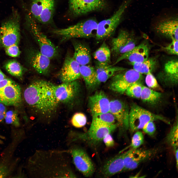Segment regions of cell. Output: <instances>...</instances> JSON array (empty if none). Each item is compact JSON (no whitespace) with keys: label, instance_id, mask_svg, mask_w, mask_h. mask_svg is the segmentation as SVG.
<instances>
[{"label":"cell","instance_id":"1","mask_svg":"<svg viewBox=\"0 0 178 178\" xmlns=\"http://www.w3.org/2000/svg\"><path fill=\"white\" fill-rule=\"evenodd\" d=\"M68 150H38L29 158L27 165L34 178H75Z\"/></svg>","mask_w":178,"mask_h":178},{"label":"cell","instance_id":"7","mask_svg":"<svg viewBox=\"0 0 178 178\" xmlns=\"http://www.w3.org/2000/svg\"><path fill=\"white\" fill-rule=\"evenodd\" d=\"M159 120L168 124L170 122L164 117L156 114L135 104L132 105L129 113V128L134 132L142 128L150 121Z\"/></svg>","mask_w":178,"mask_h":178},{"label":"cell","instance_id":"40","mask_svg":"<svg viewBox=\"0 0 178 178\" xmlns=\"http://www.w3.org/2000/svg\"><path fill=\"white\" fill-rule=\"evenodd\" d=\"M172 42L166 46L163 47V49L170 54L178 55V40L172 38Z\"/></svg>","mask_w":178,"mask_h":178},{"label":"cell","instance_id":"23","mask_svg":"<svg viewBox=\"0 0 178 178\" xmlns=\"http://www.w3.org/2000/svg\"><path fill=\"white\" fill-rule=\"evenodd\" d=\"M125 152L118 155L105 163L101 172L103 177L107 178L124 171V159Z\"/></svg>","mask_w":178,"mask_h":178},{"label":"cell","instance_id":"47","mask_svg":"<svg viewBox=\"0 0 178 178\" xmlns=\"http://www.w3.org/2000/svg\"></svg>","mask_w":178,"mask_h":178},{"label":"cell","instance_id":"44","mask_svg":"<svg viewBox=\"0 0 178 178\" xmlns=\"http://www.w3.org/2000/svg\"><path fill=\"white\" fill-rule=\"evenodd\" d=\"M5 106L0 102V122L4 119L5 115L7 111Z\"/></svg>","mask_w":178,"mask_h":178},{"label":"cell","instance_id":"17","mask_svg":"<svg viewBox=\"0 0 178 178\" xmlns=\"http://www.w3.org/2000/svg\"><path fill=\"white\" fill-rule=\"evenodd\" d=\"M80 66L73 57L67 55L59 72L62 81L63 83L71 82L79 79L81 76Z\"/></svg>","mask_w":178,"mask_h":178},{"label":"cell","instance_id":"30","mask_svg":"<svg viewBox=\"0 0 178 178\" xmlns=\"http://www.w3.org/2000/svg\"><path fill=\"white\" fill-rule=\"evenodd\" d=\"M125 68L109 65L103 70L97 74V78L98 83L106 82L109 78L116 73L126 69Z\"/></svg>","mask_w":178,"mask_h":178},{"label":"cell","instance_id":"25","mask_svg":"<svg viewBox=\"0 0 178 178\" xmlns=\"http://www.w3.org/2000/svg\"><path fill=\"white\" fill-rule=\"evenodd\" d=\"M80 72L88 89H93L99 84L94 67L87 65L80 66Z\"/></svg>","mask_w":178,"mask_h":178},{"label":"cell","instance_id":"43","mask_svg":"<svg viewBox=\"0 0 178 178\" xmlns=\"http://www.w3.org/2000/svg\"><path fill=\"white\" fill-rule=\"evenodd\" d=\"M103 140L107 147H112L114 144V140L111 134L106 135L103 138Z\"/></svg>","mask_w":178,"mask_h":178},{"label":"cell","instance_id":"26","mask_svg":"<svg viewBox=\"0 0 178 178\" xmlns=\"http://www.w3.org/2000/svg\"><path fill=\"white\" fill-rule=\"evenodd\" d=\"M178 61L176 59L168 61L164 66V74L166 80L174 84L178 83Z\"/></svg>","mask_w":178,"mask_h":178},{"label":"cell","instance_id":"35","mask_svg":"<svg viewBox=\"0 0 178 178\" xmlns=\"http://www.w3.org/2000/svg\"><path fill=\"white\" fill-rule=\"evenodd\" d=\"M15 163L8 161L0 162V178H6L12 173L14 170Z\"/></svg>","mask_w":178,"mask_h":178},{"label":"cell","instance_id":"29","mask_svg":"<svg viewBox=\"0 0 178 178\" xmlns=\"http://www.w3.org/2000/svg\"><path fill=\"white\" fill-rule=\"evenodd\" d=\"M133 69L141 74H146L149 72H152L156 65V60L154 58H148L142 62L131 63Z\"/></svg>","mask_w":178,"mask_h":178},{"label":"cell","instance_id":"41","mask_svg":"<svg viewBox=\"0 0 178 178\" xmlns=\"http://www.w3.org/2000/svg\"><path fill=\"white\" fill-rule=\"evenodd\" d=\"M6 53L8 55L14 57L19 56L21 53L18 44H15L4 48Z\"/></svg>","mask_w":178,"mask_h":178},{"label":"cell","instance_id":"15","mask_svg":"<svg viewBox=\"0 0 178 178\" xmlns=\"http://www.w3.org/2000/svg\"><path fill=\"white\" fill-rule=\"evenodd\" d=\"M79 87V83L76 80L63 83L58 85L54 84L53 89L55 96L58 102L67 103L76 96Z\"/></svg>","mask_w":178,"mask_h":178},{"label":"cell","instance_id":"31","mask_svg":"<svg viewBox=\"0 0 178 178\" xmlns=\"http://www.w3.org/2000/svg\"><path fill=\"white\" fill-rule=\"evenodd\" d=\"M162 94L143 86L140 97L144 102L153 103L156 102L161 98Z\"/></svg>","mask_w":178,"mask_h":178},{"label":"cell","instance_id":"2","mask_svg":"<svg viewBox=\"0 0 178 178\" xmlns=\"http://www.w3.org/2000/svg\"><path fill=\"white\" fill-rule=\"evenodd\" d=\"M54 84L42 80L31 83L23 92L26 103L37 113L50 116L55 111L59 103L55 96Z\"/></svg>","mask_w":178,"mask_h":178},{"label":"cell","instance_id":"12","mask_svg":"<svg viewBox=\"0 0 178 178\" xmlns=\"http://www.w3.org/2000/svg\"><path fill=\"white\" fill-rule=\"evenodd\" d=\"M157 150L155 149H143L137 148L131 149L125 152L124 159V171L135 169L142 162L154 156Z\"/></svg>","mask_w":178,"mask_h":178},{"label":"cell","instance_id":"24","mask_svg":"<svg viewBox=\"0 0 178 178\" xmlns=\"http://www.w3.org/2000/svg\"><path fill=\"white\" fill-rule=\"evenodd\" d=\"M74 52L73 58L80 66L87 65L91 60L90 49L84 44L77 41H73Z\"/></svg>","mask_w":178,"mask_h":178},{"label":"cell","instance_id":"36","mask_svg":"<svg viewBox=\"0 0 178 178\" xmlns=\"http://www.w3.org/2000/svg\"><path fill=\"white\" fill-rule=\"evenodd\" d=\"M87 122L85 115L81 112L75 113L72 117L71 122L72 125L75 128H79L84 126Z\"/></svg>","mask_w":178,"mask_h":178},{"label":"cell","instance_id":"27","mask_svg":"<svg viewBox=\"0 0 178 178\" xmlns=\"http://www.w3.org/2000/svg\"><path fill=\"white\" fill-rule=\"evenodd\" d=\"M93 56L97 63L110 64L111 51L105 42H103L100 46L94 52Z\"/></svg>","mask_w":178,"mask_h":178},{"label":"cell","instance_id":"11","mask_svg":"<svg viewBox=\"0 0 178 178\" xmlns=\"http://www.w3.org/2000/svg\"><path fill=\"white\" fill-rule=\"evenodd\" d=\"M72 161L76 168L85 177L92 176L95 170L93 162L85 151L79 147L73 146L69 150Z\"/></svg>","mask_w":178,"mask_h":178},{"label":"cell","instance_id":"8","mask_svg":"<svg viewBox=\"0 0 178 178\" xmlns=\"http://www.w3.org/2000/svg\"><path fill=\"white\" fill-rule=\"evenodd\" d=\"M132 0H126L110 18L98 23L95 37L102 40L111 36L119 24L123 15Z\"/></svg>","mask_w":178,"mask_h":178},{"label":"cell","instance_id":"21","mask_svg":"<svg viewBox=\"0 0 178 178\" xmlns=\"http://www.w3.org/2000/svg\"><path fill=\"white\" fill-rule=\"evenodd\" d=\"M149 49L147 45L145 43L136 46L130 51L119 56L114 65L124 59L128 60L130 63H140L148 59Z\"/></svg>","mask_w":178,"mask_h":178},{"label":"cell","instance_id":"10","mask_svg":"<svg viewBox=\"0 0 178 178\" xmlns=\"http://www.w3.org/2000/svg\"><path fill=\"white\" fill-rule=\"evenodd\" d=\"M142 74L133 69H126L115 74L110 84L109 89L113 92L123 94L131 85L141 81Z\"/></svg>","mask_w":178,"mask_h":178},{"label":"cell","instance_id":"39","mask_svg":"<svg viewBox=\"0 0 178 178\" xmlns=\"http://www.w3.org/2000/svg\"><path fill=\"white\" fill-rule=\"evenodd\" d=\"M146 75L145 81L148 87L151 89L160 90V86L152 73L149 72Z\"/></svg>","mask_w":178,"mask_h":178},{"label":"cell","instance_id":"14","mask_svg":"<svg viewBox=\"0 0 178 178\" xmlns=\"http://www.w3.org/2000/svg\"><path fill=\"white\" fill-rule=\"evenodd\" d=\"M111 44V52L119 57L132 49L136 46V42L132 34L123 30L117 37L112 39Z\"/></svg>","mask_w":178,"mask_h":178},{"label":"cell","instance_id":"16","mask_svg":"<svg viewBox=\"0 0 178 178\" xmlns=\"http://www.w3.org/2000/svg\"><path fill=\"white\" fill-rule=\"evenodd\" d=\"M22 102L21 88L15 81L0 89V102L5 105L18 106Z\"/></svg>","mask_w":178,"mask_h":178},{"label":"cell","instance_id":"34","mask_svg":"<svg viewBox=\"0 0 178 178\" xmlns=\"http://www.w3.org/2000/svg\"><path fill=\"white\" fill-rule=\"evenodd\" d=\"M143 86L141 81L136 82L130 86L125 92L130 97L139 98H140Z\"/></svg>","mask_w":178,"mask_h":178},{"label":"cell","instance_id":"9","mask_svg":"<svg viewBox=\"0 0 178 178\" xmlns=\"http://www.w3.org/2000/svg\"><path fill=\"white\" fill-rule=\"evenodd\" d=\"M55 4V0H30V13L35 20L49 24L53 20Z\"/></svg>","mask_w":178,"mask_h":178},{"label":"cell","instance_id":"5","mask_svg":"<svg viewBox=\"0 0 178 178\" xmlns=\"http://www.w3.org/2000/svg\"><path fill=\"white\" fill-rule=\"evenodd\" d=\"M20 17L13 10L10 16L3 22L0 28V43L4 48L18 44L20 38Z\"/></svg>","mask_w":178,"mask_h":178},{"label":"cell","instance_id":"46","mask_svg":"<svg viewBox=\"0 0 178 178\" xmlns=\"http://www.w3.org/2000/svg\"><path fill=\"white\" fill-rule=\"evenodd\" d=\"M2 138V136L0 135V138Z\"/></svg>","mask_w":178,"mask_h":178},{"label":"cell","instance_id":"13","mask_svg":"<svg viewBox=\"0 0 178 178\" xmlns=\"http://www.w3.org/2000/svg\"><path fill=\"white\" fill-rule=\"evenodd\" d=\"M69 12L75 17L102 10L106 6L104 0H69Z\"/></svg>","mask_w":178,"mask_h":178},{"label":"cell","instance_id":"3","mask_svg":"<svg viewBox=\"0 0 178 178\" xmlns=\"http://www.w3.org/2000/svg\"><path fill=\"white\" fill-rule=\"evenodd\" d=\"M98 22L90 19L67 27L54 29L51 32L61 38V42L74 38H89L95 36Z\"/></svg>","mask_w":178,"mask_h":178},{"label":"cell","instance_id":"28","mask_svg":"<svg viewBox=\"0 0 178 178\" xmlns=\"http://www.w3.org/2000/svg\"><path fill=\"white\" fill-rule=\"evenodd\" d=\"M166 142L173 148L174 152L176 164H178V121L177 120L167 135Z\"/></svg>","mask_w":178,"mask_h":178},{"label":"cell","instance_id":"33","mask_svg":"<svg viewBox=\"0 0 178 178\" xmlns=\"http://www.w3.org/2000/svg\"><path fill=\"white\" fill-rule=\"evenodd\" d=\"M92 122L108 125L114 124L116 119L110 112L96 114L92 115Z\"/></svg>","mask_w":178,"mask_h":178},{"label":"cell","instance_id":"38","mask_svg":"<svg viewBox=\"0 0 178 178\" xmlns=\"http://www.w3.org/2000/svg\"><path fill=\"white\" fill-rule=\"evenodd\" d=\"M144 137L142 132L137 131L133 135L130 146L131 149H134L138 148L144 143Z\"/></svg>","mask_w":178,"mask_h":178},{"label":"cell","instance_id":"22","mask_svg":"<svg viewBox=\"0 0 178 178\" xmlns=\"http://www.w3.org/2000/svg\"><path fill=\"white\" fill-rule=\"evenodd\" d=\"M178 17L164 19L156 24L155 29L161 34L178 40Z\"/></svg>","mask_w":178,"mask_h":178},{"label":"cell","instance_id":"18","mask_svg":"<svg viewBox=\"0 0 178 178\" xmlns=\"http://www.w3.org/2000/svg\"><path fill=\"white\" fill-rule=\"evenodd\" d=\"M129 111L126 105L122 101L118 99L110 101L109 112L114 116L123 131L129 128Z\"/></svg>","mask_w":178,"mask_h":178},{"label":"cell","instance_id":"6","mask_svg":"<svg viewBox=\"0 0 178 178\" xmlns=\"http://www.w3.org/2000/svg\"><path fill=\"white\" fill-rule=\"evenodd\" d=\"M25 22L27 27L38 44L41 53L50 59L57 56L58 54L57 48L42 32L36 20L30 14L26 15Z\"/></svg>","mask_w":178,"mask_h":178},{"label":"cell","instance_id":"42","mask_svg":"<svg viewBox=\"0 0 178 178\" xmlns=\"http://www.w3.org/2000/svg\"><path fill=\"white\" fill-rule=\"evenodd\" d=\"M143 132L150 136H152L156 131V127L153 121H150L147 123L142 128Z\"/></svg>","mask_w":178,"mask_h":178},{"label":"cell","instance_id":"19","mask_svg":"<svg viewBox=\"0 0 178 178\" xmlns=\"http://www.w3.org/2000/svg\"><path fill=\"white\" fill-rule=\"evenodd\" d=\"M29 53V61L33 68L40 74L47 75L49 72L50 59L37 49H32Z\"/></svg>","mask_w":178,"mask_h":178},{"label":"cell","instance_id":"45","mask_svg":"<svg viewBox=\"0 0 178 178\" xmlns=\"http://www.w3.org/2000/svg\"><path fill=\"white\" fill-rule=\"evenodd\" d=\"M7 77L0 68V81H2Z\"/></svg>","mask_w":178,"mask_h":178},{"label":"cell","instance_id":"4","mask_svg":"<svg viewBox=\"0 0 178 178\" xmlns=\"http://www.w3.org/2000/svg\"><path fill=\"white\" fill-rule=\"evenodd\" d=\"M118 126L117 123L108 125L92 122L89 128L86 133L70 132L68 136L69 143L80 140L91 145H96L103 140L106 135L113 132Z\"/></svg>","mask_w":178,"mask_h":178},{"label":"cell","instance_id":"32","mask_svg":"<svg viewBox=\"0 0 178 178\" xmlns=\"http://www.w3.org/2000/svg\"><path fill=\"white\" fill-rule=\"evenodd\" d=\"M4 67L7 71L12 76L17 77H21L24 69L21 65L15 60H11L6 63Z\"/></svg>","mask_w":178,"mask_h":178},{"label":"cell","instance_id":"37","mask_svg":"<svg viewBox=\"0 0 178 178\" xmlns=\"http://www.w3.org/2000/svg\"><path fill=\"white\" fill-rule=\"evenodd\" d=\"M4 119L7 124H11L16 127H19L20 124V120L17 112L13 110L6 111Z\"/></svg>","mask_w":178,"mask_h":178},{"label":"cell","instance_id":"20","mask_svg":"<svg viewBox=\"0 0 178 178\" xmlns=\"http://www.w3.org/2000/svg\"><path fill=\"white\" fill-rule=\"evenodd\" d=\"M88 105L92 115L109 112L110 101L104 92L98 91L90 96Z\"/></svg>","mask_w":178,"mask_h":178}]
</instances>
